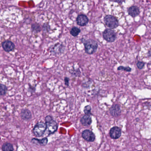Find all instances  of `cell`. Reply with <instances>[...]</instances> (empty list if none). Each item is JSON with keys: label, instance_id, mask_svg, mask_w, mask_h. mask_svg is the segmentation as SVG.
I'll return each instance as SVG.
<instances>
[{"label": "cell", "instance_id": "cell-23", "mask_svg": "<svg viewBox=\"0 0 151 151\" xmlns=\"http://www.w3.org/2000/svg\"><path fill=\"white\" fill-rule=\"evenodd\" d=\"M115 1L118 2V3H122V2H123V0H115Z\"/></svg>", "mask_w": 151, "mask_h": 151}, {"label": "cell", "instance_id": "cell-11", "mask_svg": "<svg viewBox=\"0 0 151 151\" xmlns=\"http://www.w3.org/2000/svg\"><path fill=\"white\" fill-rule=\"evenodd\" d=\"M77 25L81 26H85L88 22V19L86 16L84 15H80L77 19Z\"/></svg>", "mask_w": 151, "mask_h": 151}, {"label": "cell", "instance_id": "cell-6", "mask_svg": "<svg viewBox=\"0 0 151 151\" xmlns=\"http://www.w3.org/2000/svg\"><path fill=\"white\" fill-rule=\"evenodd\" d=\"M82 137L83 139L88 142H93L96 138L94 133L89 130H85L83 131Z\"/></svg>", "mask_w": 151, "mask_h": 151}, {"label": "cell", "instance_id": "cell-12", "mask_svg": "<svg viewBox=\"0 0 151 151\" xmlns=\"http://www.w3.org/2000/svg\"><path fill=\"white\" fill-rule=\"evenodd\" d=\"M20 116L23 120L28 121L32 118L31 112L27 109H23L20 113Z\"/></svg>", "mask_w": 151, "mask_h": 151}, {"label": "cell", "instance_id": "cell-14", "mask_svg": "<svg viewBox=\"0 0 151 151\" xmlns=\"http://www.w3.org/2000/svg\"><path fill=\"white\" fill-rule=\"evenodd\" d=\"M128 12L129 14L131 15V16L133 17H135L137 16V15H139L140 13L138 8L137 6H132L129 8L128 10Z\"/></svg>", "mask_w": 151, "mask_h": 151}, {"label": "cell", "instance_id": "cell-7", "mask_svg": "<svg viewBox=\"0 0 151 151\" xmlns=\"http://www.w3.org/2000/svg\"><path fill=\"white\" fill-rule=\"evenodd\" d=\"M109 134L112 139H118L121 136V130L118 127H113L110 130Z\"/></svg>", "mask_w": 151, "mask_h": 151}, {"label": "cell", "instance_id": "cell-16", "mask_svg": "<svg viewBox=\"0 0 151 151\" xmlns=\"http://www.w3.org/2000/svg\"><path fill=\"white\" fill-rule=\"evenodd\" d=\"M8 88L5 85L0 84V96H4L7 92Z\"/></svg>", "mask_w": 151, "mask_h": 151}, {"label": "cell", "instance_id": "cell-20", "mask_svg": "<svg viewBox=\"0 0 151 151\" xmlns=\"http://www.w3.org/2000/svg\"><path fill=\"white\" fill-rule=\"evenodd\" d=\"M137 67H138L139 69H142L144 67V66H145V64H144V63H143V62L139 61V62H137Z\"/></svg>", "mask_w": 151, "mask_h": 151}, {"label": "cell", "instance_id": "cell-1", "mask_svg": "<svg viewBox=\"0 0 151 151\" xmlns=\"http://www.w3.org/2000/svg\"><path fill=\"white\" fill-rule=\"evenodd\" d=\"M82 42L85 46V52L88 55H92L96 51L98 47V44L95 40L92 39L83 40Z\"/></svg>", "mask_w": 151, "mask_h": 151}, {"label": "cell", "instance_id": "cell-19", "mask_svg": "<svg viewBox=\"0 0 151 151\" xmlns=\"http://www.w3.org/2000/svg\"><path fill=\"white\" fill-rule=\"evenodd\" d=\"M118 70H124L126 71L130 72L131 70V69L129 67H124L121 66H119V67H118Z\"/></svg>", "mask_w": 151, "mask_h": 151}, {"label": "cell", "instance_id": "cell-3", "mask_svg": "<svg viewBox=\"0 0 151 151\" xmlns=\"http://www.w3.org/2000/svg\"><path fill=\"white\" fill-rule=\"evenodd\" d=\"M46 123L40 122H38L33 129V132L34 135L37 137L42 136L46 131Z\"/></svg>", "mask_w": 151, "mask_h": 151}, {"label": "cell", "instance_id": "cell-13", "mask_svg": "<svg viewBox=\"0 0 151 151\" xmlns=\"http://www.w3.org/2000/svg\"><path fill=\"white\" fill-rule=\"evenodd\" d=\"M31 142L33 144L41 146H45L47 145L48 143V139L47 137L42 138L41 139L33 138L31 140Z\"/></svg>", "mask_w": 151, "mask_h": 151}, {"label": "cell", "instance_id": "cell-24", "mask_svg": "<svg viewBox=\"0 0 151 151\" xmlns=\"http://www.w3.org/2000/svg\"><path fill=\"white\" fill-rule=\"evenodd\" d=\"M70 151V150H65V151Z\"/></svg>", "mask_w": 151, "mask_h": 151}, {"label": "cell", "instance_id": "cell-10", "mask_svg": "<svg viewBox=\"0 0 151 151\" xmlns=\"http://www.w3.org/2000/svg\"><path fill=\"white\" fill-rule=\"evenodd\" d=\"M80 121L83 126L87 127L91 125L92 119L91 115H85L81 118Z\"/></svg>", "mask_w": 151, "mask_h": 151}, {"label": "cell", "instance_id": "cell-21", "mask_svg": "<svg viewBox=\"0 0 151 151\" xmlns=\"http://www.w3.org/2000/svg\"><path fill=\"white\" fill-rule=\"evenodd\" d=\"M32 29H33V30H34V31H37V32H39V31H40V30L39 26L35 25H34L32 26Z\"/></svg>", "mask_w": 151, "mask_h": 151}, {"label": "cell", "instance_id": "cell-5", "mask_svg": "<svg viewBox=\"0 0 151 151\" xmlns=\"http://www.w3.org/2000/svg\"><path fill=\"white\" fill-rule=\"evenodd\" d=\"M103 37L108 42H113L116 39V34L111 29H106L103 32Z\"/></svg>", "mask_w": 151, "mask_h": 151}, {"label": "cell", "instance_id": "cell-8", "mask_svg": "<svg viewBox=\"0 0 151 151\" xmlns=\"http://www.w3.org/2000/svg\"><path fill=\"white\" fill-rule=\"evenodd\" d=\"M2 48L7 52L12 51L15 49V46L14 43L10 40H6L2 42Z\"/></svg>", "mask_w": 151, "mask_h": 151}, {"label": "cell", "instance_id": "cell-15", "mask_svg": "<svg viewBox=\"0 0 151 151\" xmlns=\"http://www.w3.org/2000/svg\"><path fill=\"white\" fill-rule=\"evenodd\" d=\"M2 149L3 151H13V146L10 143H5L2 145Z\"/></svg>", "mask_w": 151, "mask_h": 151}, {"label": "cell", "instance_id": "cell-18", "mask_svg": "<svg viewBox=\"0 0 151 151\" xmlns=\"http://www.w3.org/2000/svg\"><path fill=\"white\" fill-rule=\"evenodd\" d=\"M92 108L89 105H87L85 107L84 109V111L85 114L89 115H92L91 113Z\"/></svg>", "mask_w": 151, "mask_h": 151}, {"label": "cell", "instance_id": "cell-22", "mask_svg": "<svg viewBox=\"0 0 151 151\" xmlns=\"http://www.w3.org/2000/svg\"><path fill=\"white\" fill-rule=\"evenodd\" d=\"M64 81H65V84L67 86H69V81H70V79L68 77H65L64 79Z\"/></svg>", "mask_w": 151, "mask_h": 151}, {"label": "cell", "instance_id": "cell-2", "mask_svg": "<svg viewBox=\"0 0 151 151\" xmlns=\"http://www.w3.org/2000/svg\"><path fill=\"white\" fill-rule=\"evenodd\" d=\"M46 126V130L48 134H51L55 133L57 130L58 125L56 122L53 119L51 116L47 115L45 118Z\"/></svg>", "mask_w": 151, "mask_h": 151}, {"label": "cell", "instance_id": "cell-9", "mask_svg": "<svg viewBox=\"0 0 151 151\" xmlns=\"http://www.w3.org/2000/svg\"><path fill=\"white\" fill-rule=\"evenodd\" d=\"M109 111L111 115L112 116L115 117L119 116L121 113V110L120 106L117 104L112 105L110 108Z\"/></svg>", "mask_w": 151, "mask_h": 151}, {"label": "cell", "instance_id": "cell-17", "mask_svg": "<svg viewBox=\"0 0 151 151\" xmlns=\"http://www.w3.org/2000/svg\"><path fill=\"white\" fill-rule=\"evenodd\" d=\"M81 32V30L78 27H73L72 28L70 31V34L72 36L74 37H76L79 35Z\"/></svg>", "mask_w": 151, "mask_h": 151}, {"label": "cell", "instance_id": "cell-4", "mask_svg": "<svg viewBox=\"0 0 151 151\" xmlns=\"http://www.w3.org/2000/svg\"><path fill=\"white\" fill-rule=\"evenodd\" d=\"M105 24L108 27L111 29L116 28L118 26L117 19L111 15H107L104 18Z\"/></svg>", "mask_w": 151, "mask_h": 151}]
</instances>
